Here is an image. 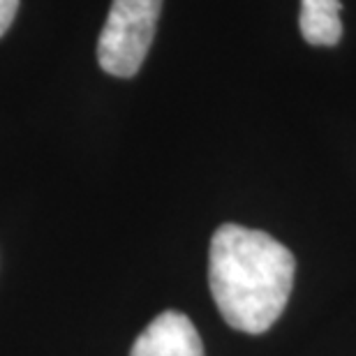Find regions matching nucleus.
Masks as SVG:
<instances>
[{
	"mask_svg": "<svg viewBox=\"0 0 356 356\" xmlns=\"http://www.w3.org/2000/svg\"><path fill=\"white\" fill-rule=\"evenodd\" d=\"M296 261L266 232L222 225L211 238L209 282L225 322L236 331H268L294 287Z\"/></svg>",
	"mask_w": 356,
	"mask_h": 356,
	"instance_id": "1",
	"label": "nucleus"
},
{
	"mask_svg": "<svg viewBox=\"0 0 356 356\" xmlns=\"http://www.w3.org/2000/svg\"><path fill=\"white\" fill-rule=\"evenodd\" d=\"M162 0H113L97 40V60L106 74L130 79L144 65L158 28Z\"/></svg>",
	"mask_w": 356,
	"mask_h": 356,
	"instance_id": "2",
	"label": "nucleus"
},
{
	"mask_svg": "<svg viewBox=\"0 0 356 356\" xmlns=\"http://www.w3.org/2000/svg\"><path fill=\"white\" fill-rule=\"evenodd\" d=\"M130 356H206L202 338L183 312L167 310L146 326Z\"/></svg>",
	"mask_w": 356,
	"mask_h": 356,
	"instance_id": "3",
	"label": "nucleus"
},
{
	"mask_svg": "<svg viewBox=\"0 0 356 356\" xmlns=\"http://www.w3.org/2000/svg\"><path fill=\"white\" fill-rule=\"evenodd\" d=\"M340 0H301L298 26L308 44L333 47L343 38Z\"/></svg>",
	"mask_w": 356,
	"mask_h": 356,
	"instance_id": "4",
	"label": "nucleus"
},
{
	"mask_svg": "<svg viewBox=\"0 0 356 356\" xmlns=\"http://www.w3.org/2000/svg\"><path fill=\"white\" fill-rule=\"evenodd\" d=\"M19 10V0H0V38L10 31L14 17Z\"/></svg>",
	"mask_w": 356,
	"mask_h": 356,
	"instance_id": "5",
	"label": "nucleus"
}]
</instances>
